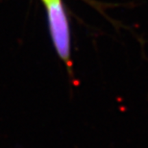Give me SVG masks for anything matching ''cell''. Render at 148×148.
<instances>
[{
    "label": "cell",
    "mask_w": 148,
    "mask_h": 148,
    "mask_svg": "<svg viewBox=\"0 0 148 148\" xmlns=\"http://www.w3.org/2000/svg\"><path fill=\"white\" fill-rule=\"evenodd\" d=\"M48 17L49 32L57 55L70 66V30L61 0H42Z\"/></svg>",
    "instance_id": "1"
}]
</instances>
